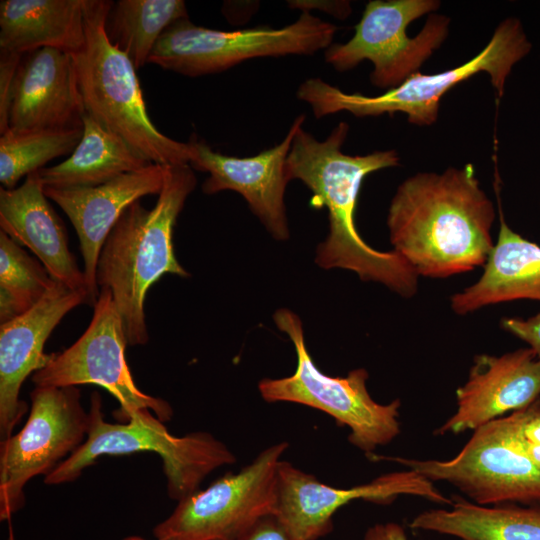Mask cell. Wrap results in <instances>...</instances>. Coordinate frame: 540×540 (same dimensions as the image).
I'll return each instance as SVG.
<instances>
[{
  "label": "cell",
  "mask_w": 540,
  "mask_h": 540,
  "mask_svg": "<svg viewBox=\"0 0 540 540\" xmlns=\"http://www.w3.org/2000/svg\"><path fill=\"white\" fill-rule=\"evenodd\" d=\"M495 208L472 164L404 180L387 216L390 242L418 276L447 278L484 266Z\"/></svg>",
  "instance_id": "6da1fadb"
},
{
  "label": "cell",
  "mask_w": 540,
  "mask_h": 540,
  "mask_svg": "<svg viewBox=\"0 0 540 540\" xmlns=\"http://www.w3.org/2000/svg\"><path fill=\"white\" fill-rule=\"evenodd\" d=\"M349 125L339 122L324 140L303 129L295 132L286 160V178L302 181L313 193L311 206L328 211L329 234L316 249L315 262L323 269L355 272L363 281H374L409 298L417 293L418 274L396 251L381 252L359 235L355 209L364 178L399 165L395 150L349 155L342 151Z\"/></svg>",
  "instance_id": "7a4b0ae2"
},
{
  "label": "cell",
  "mask_w": 540,
  "mask_h": 540,
  "mask_svg": "<svg viewBox=\"0 0 540 540\" xmlns=\"http://www.w3.org/2000/svg\"><path fill=\"white\" fill-rule=\"evenodd\" d=\"M164 167L153 208L146 209L140 201L130 205L109 233L97 263L98 288L111 290L132 346L149 340L144 302L150 287L167 273L190 276L175 256L173 231L197 179L190 164Z\"/></svg>",
  "instance_id": "3957f363"
},
{
  "label": "cell",
  "mask_w": 540,
  "mask_h": 540,
  "mask_svg": "<svg viewBox=\"0 0 540 540\" xmlns=\"http://www.w3.org/2000/svg\"><path fill=\"white\" fill-rule=\"evenodd\" d=\"M112 4L84 0L85 41L72 55L85 113L150 163L190 164L189 142L169 138L156 128L134 64L107 36L105 24Z\"/></svg>",
  "instance_id": "277c9868"
},
{
  "label": "cell",
  "mask_w": 540,
  "mask_h": 540,
  "mask_svg": "<svg viewBox=\"0 0 540 540\" xmlns=\"http://www.w3.org/2000/svg\"><path fill=\"white\" fill-rule=\"evenodd\" d=\"M522 23L517 18H507L499 23L491 39L473 58L435 74L417 72L400 85L376 96L360 92L347 93L321 78L312 77L302 82L297 97L308 103L316 118L340 111L356 117L407 115L408 122L429 126L436 122L440 101L450 89L480 72L490 76L498 98L504 94L505 83L516 63L531 51Z\"/></svg>",
  "instance_id": "5b68a950"
},
{
  "label": "cell",
  "mask_w": 540,
  "mask_h": 540,
  "mask_svg": "<svg viewBox=\"0 0 540 540\" xmlns=\"http://www.w3.org/2000/svg\"><path fill=\"white\" fill-rule=\"evenodd\" d=\"M88 418L85 442L44 477L45 484L72 482L101 456L148 451L161 457L168 495L179 501L197 491L212 471L236 462L235 454L212 434L198 431L174 436L164 422L146 408L136 411L128 422L105 421L98 392L91 394Z\"/></svg>",
  "instance_id": "8992f818"
},
{
  "label": "cell",
  "mask_w": 540,
  "mask_h": 540,
  "mask_svg": "<svg viewBox=\"0 0 540 540\" xmlns=\"http://www.w3.org/2000/svg\"><path fill=\"white\" fill-rule=\"evenodd\" d=\"M273 320L292 341L297 366L287 377L264 378L258 383L261 397L269 402H291L320 410L337 424L349 429L348 441L365 453L392 442L401 431V401L376 402L369 394V374L364 368L350 371L345 377L323 373L314 363L304 339L300 318L289 309H278Z\"/></svg>",
  "instance_id": "52a82bcc"
},
{
  "label": "cell",
  "mask_w": 540,
  "mask_h": 540,
  "mask_svg": "<svg viewBox=\"0 0 540 540\" xmlns=\"http://www.w3.org/2000/svg\"><path fill=\"white\" fill-rule=\"evenodd\" d=\"M438 0H371L346 43H332L325 61L347 71L364 60L373 64L372 85L391 89L419 72L447 38L450 18L433 13Z\"/></svg>",
  "instance_id": "ba28073f"
},
{
  "label": "cell",
  "mask_w": 540,
  "mask_h": 540,
  "mask_svg": "<svg viewBox=\"0 0 540 540\" xmlns=\"http://www.w3.org/2000/svg\"><path fill=\"white\" fill-rule=\"evenodd\" d=\"M337 26L308 11L284 27L257 26L223 31L194 25L189 18L170 27L157 41L148 63L198 77L222 72L258 57L311 55L326 50Z\"/></svg>",
  "instance_id": "9c48e42d"
},
{
  "label": "cell",
  "mask_w": 540,
  "mask_h": 540,
  "mask_svg": "<svg viewBox=\"0 0 540 540\" xmlns=\"http://www.w3.org/2000/svg\"><path fill=\"white\" fill-rule=\"evenodd\" d=\"M282 441L261 451L237 473H227L204 490L178 501L153 529L156 540H240L264 517L275 515Z\"/></svg>",
  "instance_id": "30bf717a"
},
{
  "label": "cell",
  "mask_w": 540,
  "mask_h": 540,
  "mask_svg": "<svg viewBox=\"0 0 540 540\" xmlns=\"http://www.w3.org/2000/svg\"><path fill=\"white\" fill-rule=\"evenodd\" d=\"M23 428L0 443V520L9 521L25 503L24 487L44 477L86 440L88 412L77 386H35Z\"/></svg>",
  "instance_id": "8fae6325"
},
{
  "label": "cell",
  "mask_w": 540,
  "mask_h": 540,
  "mask_svg": "<svg viewBox=\"0 0 540 540\" xmlns=\"http://www.w3.org/2000/svg\"><path fill=\"white\" fill-rule=\"evenodd\" d=\"M85 332L70 347L50 354L45 367L31 379L35 386L68 387L93 384L103 387L120 407L113 412L119 422H128L140 409L151 410L162 422L173 417L170 404L141 391L128 367V345L122 318L112 292L101 288Z\"/></svg>",
  "instance_id": "7c38bea8"
},
{
  "label": "cell",
  "mask_w": 540,
  "mask_h": 540,
  "mask_svg": "<svg viewBox=\"0 0 540 540\" xmlns=\"http://www.w3.org/2000/svg\"><path fill=\"white\" fill-rule=\"evenodd\" d=\"M367 456L396 462L432 482L452 484L478 505L540 503V469L511 443L508 416L475 429L448 460Z\"/></svg>",
  "instance_id": "4fadbf2b"
},
{
  "label": "cell",
  "mask_w": 540,
  "mask_h": 540,
  "mask_svg": "<svg viewBox=\"0 0 540 540\" xmlns=\"http://www.w3.org/2000/svg\"><path fill=\"white\" fill-rule=\"evenodd\" d=\"M400 495L419 496L449 506L452 503L434 482L410 469L386 473L365 484L338 488L281 460L274 516L292 540H318L332 532L334 514L351 501L390 504Z\"/></svg>",
  "instance_id": "5bb4252c"
},
{
  "label": "cell",
  "mask_w": 540,
  "mask_h": 540,
  "mask_svg": "<svg viewBox=\"0 0 540 540\" xmlns=\"http://www.w3.org/2000/svg\"><path fill=\"white\" fill-rule=\"evenodd\" d=\"M304 120V114L296 117L279 144L249 157L225 155L214 151L205 141L190 139V166L209 173L202 191L206 194L224 190L238 192L275 239H287L286 160L295 132Z\"/></svg>",
  "instance_id": "9a60e30c"
},
{
  "label": "cell",
  "mask_w": 540,
  "mask_h": 540,
  "mask_svg": "<svg viewBox=\"0 0 540 540\" xmlns=\"http://www.w3.org/2000/svg\"><path fill=\"white\" fill-rule=\"evenodd\" d=\"M87 303L85 289H70L60 283L29 311L0 326V436L12 435L27 413L20 390L30 375L46 366L50 354L44 345L63 317L75 307Z\"/></svg>",
  "instance_id": "2e32d148"
},
{
  "label": "cell",
  "mask_w": 540,
  "mask_h": 540,
  "mask_svg": "<svg viewBox=\"0 0 540 540\" xmlns=\"http://www.w3.org/2000/svg\"><path fill=\"white\" fill-rule=\"evenodd\" d=\"M540 398V358L531 348L500 356H475L466 382L456 390L455 412L437 435L460 434L526 408Z\"/></svg>",
  "instance_id": "e0dca14e"
},
{
  "label": "cell",
  "mask_w": 540,
  "mask_h": 540,
  "mask_svg": "<svg viewBox=\"0 0 540 540\" xmlns=\"http://www.w3.org/2000/svg\"><path fill=\"white\" fill-rule=\"evenodd\" d=\"M164 172V166L149 164L98 186L44 187L46 197L65 212L79 237L89 305L94 306L99 296L97 263L109 233L130 205L160 193Z\"/></svg>",
  "instance_id": "ac0fdd59"
},
{
  "label": "cell",
  "mask_w": 540,
  "mask_h": 540,
  "mask_svg": "<svg viewBox=\"0 0 540 540\" xmlns=\"http://www.w3.org/2000/svg\"><path fill=\"white\" fill-rule=\"evenodd\" d=\"M73 55L42 48L23 55L9 113L13 132L83 127Z\"/></svg>",
  "instance_id": "d6986e66"
},
{
  "label": "cell",
  "mask_w": 540,
  "mask_h": 540,
  "mask_svg": "<svg viewBox=\"0 0 540 540\" xmlns=\"http://www.w3.org/2000/svg\"><path fill=\"white\" fill-rule=\"evenodd\" d=\"M0 227L30 249L55 281L86 290L84 273L69 250L64 224L47 200L38 171L17 188L1 187Z\"/></svg>",
  "instance_id": "ffe728a7"
},
{
  "label": "cell",
  "mask_w": 540,
  "mask_h": 540,
  "mask_svg": "<svg viewBox=\"0 0 540 540\" xmlns=\"http://www.w3.org/2000/svg\"><path fill=\"white\" fill-rule=\"evenodd\" d=\"M499 233L480 279L451 296V308L465 315L484 306L530 299L540 301V246L506 223L498 185Z\"/></svg>",
  "instance_id": "44dd1931"
},
{
  "label": "cell",
  "mask_w": 540,
  "mask_h": 540,
  "mask_svg": "<svg viewBox=\"0 0 540 540\" xmlns=\"http://www.w3.org/2000/svg\"><path fill=\"white\" fill-rule=\"evenodd\" d=\"M84 41V0L0 2V50L24 55L54 48L73 54Z\"/></svg>",
  "instance_id": "7402d4cb"
},
{
  "label": "cell",
  "mask_w": 540,
  "mask_h": 540,
  "mask_svg": "<svg viewBox=\"0 0 540 540\" xmlns=\"http://www.w3.org/2000/svg\"><path fill=\"white\" fill-rule=\"evenodd\" d=\"M409 526L459 540H540V503L485 506L455 497L449 509L423 511Z\"/></svg>",
  "instance_id": "603a6c76"
},
{
  "label": "cell",
  "mask_w": 540,
  "mask_h": 540,
  "mask_svg": "<svg viewBox=\"0 0 540 540\" xmlns=\"http://www.w3.org/2000/svg\"><path fill=\"white\" fill-rule=\"evenodd\" d=\"M82 123V138L70 156L60 164L38 171L44 187L98 186L153 164L88 114L84 113Z\"/></svg>",
  "instance_id": "cb8c5ba5"
},
{
  "label": "cell",
  "mask_w": 540,
  "mask_h": 540,
  "mask_svg": "<svg viewBox=\"0 0 540 540\" xmlns=\"http://www.w3.org/2000/svg\"><path fill=\"white\" fill-rule=\"evenodd\" d=\"M187 18L182 0H119L108 12L105 30L110 42L130 58L137 70L148 63L165 30Z\"/></svg>",
  "instance_id": "d4e9b609"
},
{
  "label": "cell",
  "mask_w": 540,
  "mask_h": 540,
  "mask_svg": "<svg viewBox=\"0 0 540 540\" xmlns=\"http://www.w3.org/2000/svg\"><path fill=\"white\" fill-rule=\"evenodd\" d=\"M83 135V127L13 132L0 137V182L5 189L59 156L72 153Z\"/></svg>",
  "instance_id": "484cf974"
},
{
  "label": "cell",
  "mask_w": 540,
  "mask_h": 540,
  "mask_svg": "<svg viewBox=\"0 0 540 540\" xmlns=\"http://www.w3.org/2000/svg\"><path fill=\"white\" fill-rule=\"evenodd\" d=\"M56 283L45 267L0 230V324L29 311Z\"/></svg>",
  "instance_id": "4316f807"
},
{
  "label": "cell",
  "mask_w": 540,
  "mask_h": 540,
  "mask_svg": "<svg viewBox=\"0 0 540 540\" xmlns=\"http://www.w3.org/2000/svg\"><path fill=\"white\" fill-rule=\"evenodd\" d=\"M23 55L0 50V134L9 129L15 79Z\"/></svg>",
  "instance_id": "83f0119b"
},
{
  "label": "cell",
  "mask_w": 540,
  "mask_h": 540,
  "mask_svg": "<svg viewBox=\"0 0 540 540\" xmlns=\"http://www.w3.org/2000/svg\"><path fill=\"white\" fill-rule=\"evenodd\" d=\"M517 435L540 446V398L524 409L510 414Z\"/></svg>",
  "instance_id": "f1b7e54d"
},
{
  "label": "cell",
  "mask_w": 540,
  "mask_h": 540,
  "mask_svg": "<svg viewBox=\"0 0 540 540\" xmlns=\"http://www.w3.org/2000/svg\"><path fill=\"white\" fill-rule=\"evenodd\" d=\"M501 327L525 341L529 345V348L540 358V313L528 319L517 317L503 318L501 320Z\"/></svg>",
  "instance_id": "f546056e"
},
{
  "label": "cell",
  "mask_w": 540,
  "mask_h": 540,
  "mask_svg": "<svg viewBox=\"0 0 540 540\" xmlns=\"http://www.w3.org/2000/svg\"><path fill=\"white\" fill-rule=\"evenodd\" d=\"M240 540H292L274 515L261 519Z\"/></svg>",
  "instance_id": "4dcf8cb0"
},
{
  "label": "cell",
  "mask_w": 540,
  "mask_h": 540,
  "mask_svg": "<svg viewBox=\"0 0 540 540\" xmlns=\"http://www.w3.org/2000/svg\"><path fill=\"white\" fill-rule=\"evenodd\" d=\"M289 6L292 8H298L302 11L310 12L311 9H320L326 13L344 19L351 13L350 3L348 1H312V0H298L288 1Z\"/></svg>",
  "instance_id": "1f68e13d"
},
{
  "label": "cell",
  "mask_w": 540,
  "mask_h": 540,
  "mask_svg": "<svg viewBox=\"0 0 540 540\" xmlns=\"http://www.w3.org/2000/svg\"><path fill=\"white\" fill-rule=\"evenodd\" d=\"M362 540H408L404 528L394 522L369 527Z\"/></svg>",
  "instance_id": "d6a6232c"
},
{
  "label": "cell",
  "mask_w": 540,
  "mask_h": 540,
  "mask_svg": "<svg viewBox=\"0 0 540 540\" xmlns=\"http://www.w3.org/2000/svg\"><path fill=\"white\" fill-rule=\"evenodd\" d=\"M510 426L511 443L521 452H523L540 469V446L529 443L520 438L514 428L513 421L508 415Z\"/></svg>",
  "instance_id": "836d02e7"
},
{
  "label": "cell",
  "mask_w": 540,
  "mask_h": 540,
  "mask_svg": "<svg viewBox=\"0 0 540 540\" xmlns=\"http://www.w3.org/2000/svg\"><path fill=\"white\" fill-rule=\"evenodd\" d=\"M7 540H15L14 531H13L11 523H9L8 539Z\"/></svg>",
  "instance_id": "e575fe53"
},
{
  "label": "cell",
  "mask_w": 540,
  "mask_h": 540,
  "mask_svg": "<svg viewBox=\"0 0 540 540\" xmlns=\"http://www.w3.org/2000/svg\"><path fill=\"white\" fill-rule=\"evenodd\" d=\"M122 540H146V539L139 536H128V537L123 538Z\"/></svg>",
  "instance_id": "d590c367"
}]
</instances>
